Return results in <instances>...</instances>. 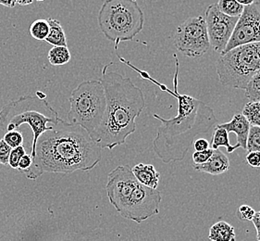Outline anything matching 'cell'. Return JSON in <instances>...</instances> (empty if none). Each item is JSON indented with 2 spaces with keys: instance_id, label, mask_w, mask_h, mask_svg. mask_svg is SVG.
<instances>
[{
  "instance_id": "1",
  "label": "cell",
  "mask_w": 260,
  "mask_h": 241,
  "mask_svg": "<svg viewBox=\"0 0 260 241\" xmlns=\"http://www.w3.org/2000/svg\"><path fill=\"white\" fill-rule=\"evenodd\" d=\"M173 58L175 59L173 92L168 89L164 84L155 81L146 72L136 67L133 68L140 74L142 78L157 84L160 89L177 99L178 113L175 117L164 119L156 113L153 115L161 123L153 140V149L156 157L159 158L164 163L182 161L196 137L199 135L209 134L219 123L214 110L203 101L189 95L179 94L178 75L180 65L176 54L173 55Z\"/></svg>"
},
{
  "instance_id": "2",
  "label": "cell",
  "mask_w": 260,
  "mask_h": 241,
  "mask_svg": "<svg viewBox=\"0 0 260 241\" xmlns=\"http://www.w3.org/2000/svg\"><path fill=\"white\" fill-rule=\"evenodd\" d=\"M101 150L81 126L61 119L39 136L31 167L21 173L36 180L45 173L89 171L100 163Z\"/></svg>"
},
{
  "instance_id": "3",
  "label": "cell",
  "mask_w": 260,
  "mask_h": 241,
  "mask_svg": "<svg viewBox=\"0 0 260 241\" xmlns=\"http://www.w3.org/2000/svg\"><path fill=\"white\" fill-rule=\"evenodd\" d=\"M112 64L105 65L99 79L104 87L107 109L94 140L102 149L110 150L125 144L136 132V118L146 107L145 95L132 79L108 71Z\"/></svg>"
},
{
  "instance_id": "4",
  "label": "cell",
  "mask_w": 260,
  "mask_h": 241,
  "mask_svg": "<svg viewBox=\"0 0 260 241\" xmlns=\"http://www.w3.org/2000/svg\"><path fill=\"white\" fill-rule=\"evenodd\" d=\"M106 190L110 203L125 219L140 224L159 213L160 191L138 182L129 165H120L109 173Z\"/></svg>"
},
{
  "instance_id": "5",
  "label": "cell",
  "mask_w": 260,
  "mask_h": 241,
  "mask_svg": "<svg viewBox=\"0 0 260 241\" xmlns=\"http://www.w3.org/2000/svg\"><path fill=\"white\" fill-rule=\"evenodd\" d=\"M59 118L57 110L49 104L47 99H41L37 95L23 96L11 100L0 110V129L3 131L17 130L22 125H28L32 132L31 158L36 156V147L39 136L56 125Z\"/></svg>"
},
{
  "instance_id": "6",
  "label": "cell",
  "mask_w": 260,
  "mask_h": 241,
  "mask_svg": "<svg viewBox=\"0 0 260 241\" xmlns=\"http://www.w3.org/2000/svg\"><path fill=\"white\" fill-rule=\"evenodd\" d=\"M98 21L105 37L114 43L117 50L120 43L132 41L140 34L145 15L136 0H106L99 11Z\"/></svg>"
},
{
  "instance_id": "7",
  "label": "cell",
  "mask_w": 260,
  "mask_h": 241,
  "mask_svg": "<svg viewBox=\"0 0 260 241\" xmlns=\"http://www.w3.org/2000/svg\"><path fill=\"white\" fill-rule=\"evenodd\" d=\"M69 122L81 126L94 140L104 120L107 99L100 80L83 81L69 98Z\"/></svg>"
},
{
  "instance_id": "8",
  "label": "cell",
  "mask_w": 260,
  "mask_h": 241,
  "mask_svg": "<svg viewBox=\"0 0 260 241\" xmlns=\"http://www.w3.org/2000/svg\"><path fill=\"white\" fill-rule=\"evenodd\" d=\"M220 84L245 90L260 71V42L241 45L220 55L216 63Z\"/></svg>"
},
{
  "instance_id": "9",
  "label": "cell",
  "mask_w": 260,
  "mask_h": 241,
  "mask_svg": "<svg viewBox=\"0 0 260 241\" xmlns=\"http://www.w3.org/2000/svg\"><path fill=\"white\" fill-rule=\"evenodd\" d=\"M174 46L188 58L202 57L210 48L205 18L192 17L181 23L174 35Z\"/></svg>"
},
{
  "instance_id": "10",
  "label": "cell",
  "mask_w": 260,
  "mask_h": 241,
  "mask_svg": "<svg viewBox=\"0 0 260 241\" xmlns=\"http://www.w3.org/2000/svg\"><path fill=\"white\" fill-rule=\"evenodd\" d=\"M239 18L225 15L217 4L208 6L206 11V26L210 47L216 52L222 54L234 34Z\"/></svg>"
},
{
  "instance_id": "11",
  "label": "cell",
  "mask_w": 260,
  "mask_h": 241,
  "mask_svg": "<svg viewBox=\"0 0 260 241\" xmlns=\"http://www.w3.org/2000/svg\"><path fill=\"white\" fill-rule=\"evenodd\" d=\"M255 42H260V0L245 7L223 53L241 45Z\"/></svg>"
},
{
  "instance_id": "12",
  "label": "cell",
  "mask_w": 260,
  "mask_h": 241,
  "mask_svg": "<svg viewBox=\"0 0 260 241\" xmlns=\"http://www.w3.org/2000/svg\"><path fill=\"white\" fill-rule=\"evenodd\" d=\"M217 126L224 128L228 133H234L237 137V144L242 148L246 149L251 125L242 113H235L230 122L218 124Z\"/></svg>"
},
{
  "instance_id": "13",
  "label": "cell",
  "mask_w": 260,
  "mask_h": 241,
  "mask_svg": "<svg viewBox=\"0 0 260 241\" xmlns=\"http://www.w3.org/2000/svg\"><path fill=\"white\" fill-rule=\"evenodd\" d=\"M193 169L198 172H203L211 175H219L226 173L230 169V160L219 149H214L212 156L207 163L193 165Z\"/></svg>"
},
{
  "instance_id": "14",
  "label": "cell",
  "mask_w": 260,
  "mask_h": 241,
  "mask_svg": "<svg viewBox=\"0 0 260 241\" xmlns=\"http://www.w3.org/2000/svg\"><path fill=\"white\" fill-rule=\"evenodd\" d=\"M132 171L138 182H140L142 185L150 189H157L160 179V173L156 171L154 165L139 163L136 164L135 167L132 168Z\"/></svg>"
},
{
  "instance_id": "15",
  "label": "cell",
  "mask_w": 260,
  "mask_h": 241,
  "mask_svg": "<svg viewBox=\"0 0 260 241\" xmlns=\"http://www.w3.org/2000/svg\"><path fill=\"white\" fill-rule=\"evenodd\" d=\"M208 238L211 241H235L236 234L234 226L225 221H219L210 227Z\"/></svg>"
},
{
  "instance_id": "16",
  "label": "cell",
  "mask_w": 260,
  "mask_h": 241,
  "mask_svg": "<svg viewBox=\"0 0 260 241\" xmlns=\"http://www.w3.org/2000/svg\"><path fill=\"white\" fill-rule=\"evenodd\" d=\"M49 24V34L46 42L53 47H68L67 37L60 21L53 18L47 20Z\"/></svg>"
},
{
  "instance_id": "17",
  "label": "cell",
  "mask_w": 260,
  "mask_h": 241,
  "mask_svg": "<svg viewBox=\"0 0 260 241\" xmlns=\"http://www.w3.org/2000/svg\"><path fill=\"white\" fill-rule=\"evenodd\" d=\"M211 148L212 149H219V147H225L227 148V152L233 153L234 150L239 148L240 145H231L229 140V133L224 128L216 126L214 130L213 136L211 139Z\"/></svg>"
},
{
  "instance_id": "18",
  "label": "cell",
  "mask_w": 260,
  "mask_h": 241,
  "mask_svg": "<svg viewBox=\"0 0 260 241\" xmlns=\"http://www.w3.org/2000/svg\"><path fill=\"white\" fill-rule=\"evenodd\" d=\"M47 58L53 66H62L70 63L72 54L68 47H53L48 51Z\"/></svg>"
},
{
  "instance_id": "19",
  "label": "cell",
  "mask_w": 260,
  "mask_h": 241,
  "mask_svg": "<svg viewBox=\"0 0 260 241\" xmlns=\"http://www.w3.org/2000/svg\"><path fill=\"white\" fill-rule=\"evenodd\" d=\"M219 11L225 15L239 18L245 7L239 4L236 0H219L217 3Z\"/></svg>"
},
{
  "instance_id": "20",
  "label": "cell",
  "mask_w": 260,
  "mask_h": 241,
  "mask_svg": "<svg viewBox=\"0 0 260 241\" xmlns=\"http://www.w3.org/2000/svg\"><path fill=\"white\" fill-rule=\"evenodd\" d=\"M242 114L249 122L251 126L260 127V101H250L245 104Z\"/></svg>"
},
{
  "instance_id": "21",
  "label": "cell",
  "mask_w": 260,
  "mask_h": 241,
  "mask_svg": "<svg viewBox=\"0 0 260 241\" xmlns=\"http://www.w3.org/2000/svg\"><path fill=\"white\" fill-rule=\"evenodd\" d=\"M29 31L34 39L37 41H46L49 34V24L47 20L38 19L31 23Z\"/></svg>"
},
{
  "instance_id": "22",
  "label": "cell",
  "mask_w": 260,
  "mask_h": 241,
  "mask_svg": "<svg viewBox=\"0 0 260 241\" xmlns=\"http://www.w3.org/2000/svg\"><path fill=\"white\" fill-rule=\"evenodd\" d=\"M245 97L253 101H260V71L252 77L245 87Z\"/></svg>"
},
{
  "instance_id": "23",
  "label": "cell",
  "mask_w": 260,
  "mask_h": 241,
  "mask_svg": "<svg viewBox=\"0 0 260 241\" xmlns=\"http://www.w3.org/2000/svg\"><path fill=\"white\" fill-rule=\"evenodd\" d=\"M246 150L260 152V127L251 126Z\"/></svg>"
},
{
  "instance_id": "24",
  "label": "cell",
  "mask_w": 260,
  "mask_h": 241,
  "mask_svg": "<svg viewBox=\"0 0 260 241\" xmlns=\"http://www.w3.org/2000/svg\"><path fill=\"white\" fill-rule=\"evenodd\" d=\"M3 140L11 147H20L23 143V136L22 133L19 130H12L7 132L5 136H3Z\"/></svg>"
},
{
  "instance_id": "25",
  "label": "cell",
  "mask_w": 260,
  "mask_h": 241,
  "mask_svg": "<svg viewBox=\"0 0 260 241\" xmlns=\"http://www.w3.org/2000/svg\"><path fill=\"white\" fill-rule=\"evenodd\" d=\"M25 154H26V152L22 145L20 147L12 148L11 155H10V160H9L10 166L13 169H18L21 158L23 157Z\"/></svg>"
},
{
  "instance_id": "26",
  "label": "cell",
  "mask_w": 260,
  "mask_h": 241,
  "mask_svg": "<svg viewBox=\"0 0 260 241\" xmlns=\"http://www.w3.org/2000/svg\"><path fill=\"white\" fill-rule=\"evenodd\" d=\"M255 214V210L251 206L243 204L238 208L236 215L242 222H247V221H252Z\"/></svg>"
},
{
  "instance_id": "27",
  "label": "cell",
  "mask_w": 260,
  "mask_h": 241,
  "mask_svg": "<svg viewBox=\"0 0 260 241\" xmlns=\"http://www.w3.org/2000/svg\"><path fill=\"white\" fill-rule=\"evenodd\" d=\"M214 149L212 148H208L205 152H196L192 154V162H193V165H198V164H203V163H207L209 158L212 156L213 154Z\"/></svg>"
},
{
  "instance_id": "28",
  "label": "cell",
  "mask_w": 260,
  "mask_h": 241,
  "mask_svg": "<svg viewBox=\"0 0 260 241\" xmlns=\"http://www.w3.org/2000/svg\"><path fill=\"white\" fill-rule=\"evenodd\" d=\"M11 148L3 139L0 140V163L7 165L9 164Z\"/></svg>"
},
{
  "instance_id": "29",
  "label": "cell",
  "mask_w": 260,
  "mask_h": 241,
  "mask_svg": "<svg viewBox=\"0 0 260 241\" xmlns=\"http://www.w3.org/2000/svg\"><path fill=\"white\" fill-rule=\"evenodd\" d=\"M245 160L252 168L260 169V152H250L246 155Z\"/></svg>"
},
{
  "instance_id": "30",
  "label": "cell",
  "mask_w": 260,
  "mask_h": 241,
  "mask_svg": "<svg viewBox=\"0 0 260 241\" xmlns=\"http://www.w3.org/2000/svg\"><path fill=\"white\" fill-rule=\"evenodd\" d=\"M192 145H193L196 152H205L209 148L210 143L206 138H198L193 142Z\"/></svg>"
},
{
  "instance_id": "31",
  "label": "cell",
  "mask_w": 260,
  "mask_h": 241,
  "mask_svg": "<svg viewBox=\"0 0 260 241\" xmlns=\"http://www.w3.org/2000/svg\"><path fill=\"white\" fill-rule=\"evenodd\" d=\"M31 163H32V158L31 155L29 154H25L23 157L21 158L19 166H18V170L20 172L25 171L27 169L31 167Z\"/></svg>"
},
{
  "instance_id": "32",
  "label": "cell",
  "mask_w": 260,
  "mask_h": 241,
  "mask_svg": "<svg viewBox=\"0 0 260 241\" xmlns=\"http://www.w3.org/2000/svg\"><path fill=\"white\" fill-rule=\"evenodd\" d=\"M252 222L255 226V230L257 234H260V210L259 212H255V215L252 219Z\"/></svg>"
},
{
  "instance_id": "33",
  "label": "cell",
  "mask_w": 260,
  "mask_h": 241,
  "mask_svg": "<svg viewBox=\"0 0 260 241\" xmlns=\"http://www.w3.org/2000/svg\"><path fill=\"white\" fill-rule=\"evenodd\" d=\"M17 1L16 0H0V5L4 6L7 8H14Z\"/></svg>"
},
{
  "instance_id": "34",
  "label": "cell",
  "mask_w": 260,
  "mask_h": 241,
  "mask_svg": "<svg viewBox=\"0 0 260 241\" xmlns=\"http://www.w3.org/2000/svg\"><path fill=\"white\" fill-rule=\"evenodd\" d=\"M239 4H241L242 6H244V7H246V6L251 5V4H253L254 3V1L255 0H236Z\"/></svg>"
},
{
  "instance_id": "35",
  "label": "cell",
  "mask_w": 260,
  "mask_h": 241,
  "mask_svg": "<svg viewBox=\"0 0 260 241\" xmlns=\"http://www.w3.org/2000/svg\"><path fill=\"white\" fill-rule=\"evenodd\" d=\"M16 1H17V4L20 6L30 5L34 2V0H16Z\"/></svg>"
},
{
  "instance_id": "36",
  "label": "cell",
  "mask_w": 260,
  "mask_h": 241,
  "mask_svg": "<svg viewBox=\"0 0 260 241\" xmlns=\"http://www.w3.org/2000/svg\"><path fill=\"white\" fill-rule=\"evenodd\" d=\"M36 1H38V2H43V1H45V0H36Z\"/></svg>"
}]
</instances>
